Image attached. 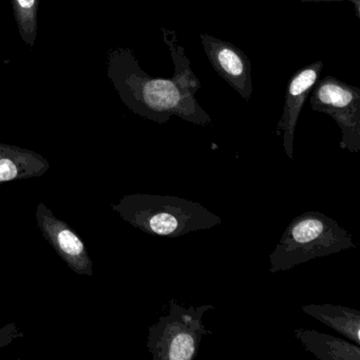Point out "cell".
Returning <instances> with one entry per match:
<instances>
[{"mask_svg": "<svg viewBox=\"0 0 360 360\" xmlns=\"http://www.w3.org/2000/svg\"><path fill=\"white\" fill-rule=\"evenodd\" d=\"M161 30L174 60V77H150L139 66L131 52H119L115 58V79L122 98L134 113L158 124L167 123L174 115L195 125H210V115L195 98L201 83L191 69L184 48L179 45L174 30L164 27Z\"/></svg>", "mask_w": 360, "mask_h": 360, "instance_id": "6da1fadb", "label": "cell"}, {"mask_svg": "<svg viewBox=\"0 0 360 360\" xmlns=\"http://www.w3.org/2000/svg\"><path fill=\"white\" fill-rule=\"evenodd\" d=\"M111 208L132 226L158 237H182L222 223L220 217L201 204L174 195L132 193Z\"/></svg>", "mask_w": 360, "mask_h": 360, "instance_id": "7a4b0ae2", "label": "cell"}, {"mask_svg": "<svg viewBox=\"0 0 360 360\" xmlns=\"http://www.w3.org/2000/svg\"><path fill=\"white\" fill-rule=\"evenodd\" d=\"M349 231L320 212H307L288 224L269 255V271H290L313 259L355 248Z\"/></svg>", "mask_w": 360, "mask_h": 360, "instance_id": "3957f363", "label": "cell"}, {"mask_svg": "<svg viewBox=\"0 0 360 360\" xmlns=\"http://www.w3.org/2000/svg\"><path fill=\"white\" fill-rule=\"evenodd\" d=\"M212 309V304L185 309L172 299L168 315L149 328L146 345L153 360H193L203 336L212 334L203 324L204 314Z\"/></svg>", "mask_w": 360, "mask_h": 360, "instance_id": "277c9868", "label": "cell"}, {"mask_svg": "<svg viewBox=\"0 0 360 360\" xmlns=\"http://www.w3.org/2000/svg\"><path fill=\"white\" fill-rule=\"evenodd\" d=\"M309 104L316 112L324 113L340 128V148L349 153L360 151V89L334 77L316 83Z\"/></svg>", "mask_w": 360, "mask_h": 360, "instance_id": "5b68a950", "label": "cell"}, {"mask_svg": "<svg viewBox=\"0 0 360 360\" xmlns=\"http://www.w3.org/2000/svg\"><path fill=\"white\" fill-rule=\"evenodd\" d=\"M35 220L41 235L69 269L77 275L94 276V262L87 248L68 223L54 216L45 203L37 205Z\"/></svg>", "mask_w": 360, "mask_h": 360, "instance_id": "8992f818", "label": "cell"}, {"mask_svg": "<svg viewBox=\"0 0 360 360\" xmlns=\"http://www.w3.org/2000/svg\"><path fill=\"white\" fill-rule=\"evenodd\" d=\"M202 46L212 69L245 101L252 94V63L233 44L200 34Z\"/></svg>", "mask_w": 360, "mask_h": 360, "instance_id": "52a82bcc", "label": "cell"}, {"mask_svg": "<svg viewBox=\"0 0 360 360\" xmlns=\"http://www.w3.org/2000/svg\"><path fill=\"white\" fill-rule=\"evenodd\" d=\"M323 62L317 60L299 69L290 77L284 96L283 113L276 127L277 136L283 139V148L288 159L294 161V136L301 110L311 90L319 81Z\"/></svg>", "mask_w": 360, "mask_h": 360, "instance_id": "ba28073f", "label": "cell"}, {"mask_svg": "<svg viewBox=\"0 0 360 360\" xmlns=\"http://www.w3.org/2000/svg\"><path fill=\"white\" fill-rule=\"evenodd\" d=\"M49 169V162L39 153L0 143V185L37 178Z\"/></svg>", "mask_w": 360, "mask_h": 360, "instance_id": "9c48e42d", "label": "cell"}, {"mask_svg": "<svg viewBox=\"0 0 360 360\" xmlns=\"http://www.w3.org/2000/svg\"><path fill=\"white\" fill-rule=\"evenodd\" d=\"M295 337L304 349L319 360H359L360 347L355 343L314 330L296 328Z\"/></svg>", "mask_w": 360, "mask_h": 360, "instance_id": "30bf717a", "label": "cell"}, {"mask_svg": "<svg viewBox=\"0 0 360 360\" xmlns=\"http://www.w3.org/2000/svg\"><path fill=\"white\" fill-rule=\"evenodd\" d=\"M301 311L330 326L355 345H360V311L334 304H307Z\"/></svg>", "mask_w": 360, "mask_h": 360, "instance_id": "8fae6325", "label": "cell"}, {"mask_svg": "<svg viewBox=\"0 0 360 360\" xmlns=\"http://www.w3.org/2000/svg\"><path fill=\"white\" fill-rule=\"evenodd\" d=\"M24 337V334L20 330L18 324L9 323L0 328V349L9 345L14 339Z\"/></svg>", "mask_w": 360, "mask_h": 360, "instance_id": "7c38bea8", "label": "cell"}, {"mask_svg": "<svg viewBox=\"0 0 360 360\" xmlns=\"http://www.w3.org/2000/svg\"><path fill=\"white\" fill-rule=\"evenodd\" d=\"M35 1L37 0H16L18 7V18L25 20L22 27L26 26L27 20H30L31 22L34 25Z\"/></svg>", "mask_w": 360, "mask_h": 360, "instance_id": "4fadbf2b", "label": "cell"}, {"mask_svg": "<svg viewBox=\"0 0 360 360\" xmlns=\"http://www.w3.org/2000/svg\"><path fill=\"white\" fill-rule=\"evenodd\" d=\"M332 1H349L353 4L356 18L360 20V0H301V3H332Z\"/></svg>", "mask_w": 360, "mask_h": 360, "instance_id": "5bb4252c", "label": "cell"}]
</instances>
